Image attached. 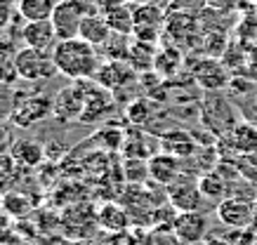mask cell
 Instances as JSON below:
<instances>
[{"label": "cell", "instance_id": "cell-1", "mask_svg": "<svg viewBox=\"0 0 257 245\" xmlns=\"http://www.w3.org/2000/svg\"><path fill=\"white\" fill-rule=\"evenodd\" d=\"M52 57H55L59 76L76 80V83H85V80L94 78L101 66L97 48H92L83 38L59 40L52 50Z\"/></svg>", "mask_w": 257, "mask_h": 245}, {"label": "cell", "instance_id": "cell-2", "mask_svg": "<svg viewBox=\"0 0 257 245\" xmlns=\"http://www.w3.org/2000/svg\"><path fill=\"white\" fill-rule=\"evenodd\" d=\"M50 116H55V99H50L45 92H17V106L12 113V125L31 127L38 125Z\"/></svg>", "mask_w": 257, "mask_h": 245}, {"label": "cell", "instance_id": "cell-3", "mask_svg": "<svg viewBox=\"0 0 257 245\" xmlns=\"http://www.w3.org/2000/svg\"><path fill=\"white\" fill-rule=\"evenodd\" d=\"M15 62L19 78L26 80V83H43V80H50L52 76L59 73L52 52H45V50L22 48L17 50Z\"/></svg>", "mask_w": 257, "mask_h": 245}, {"label": "cell", "instance_id": "cell-4", "mask_svg": "<svg viewBox=\"0 0 257 245\" xmlns=\"http://www.w3.org/2000/svg\"><path fill=\"white\" fill-rule=\"evenodd\" d=\"M201 120L208 130L215 125L212 135H222V137H226L236 127L234 109H231V104L226 102V97H222L219 92H208L205 95L201 106Z\"/></svg>", "mask_w": 257, "mask_h": 245}, {"label": "cell", "instance_id": "cell-5", "mask_svg": "<svg viewBox=\"0 0 257 245\" xmlns=\"http://www.w3.org/2000/svg\"><path fill=\"white\" fill-rule=\"evenodd\" d=\"M217 219L226 229L248 231L250 226H255V205L248 198L229 196L222 203H217Z\"/></svg>", "mask_w": 257, "mask_h": 245}, {"label": "cell", "instance_id": "cell-6", "mask_svg": "<svg viewBox=\"0 0 257 245\" xmlns=\"http://www.w3.org/2000/svg\"><path fill=\"white\" fill-rule=\"evenodd\" d=\"M85 8L80 5V0H59L55 12H52V26L57 31L59 40H71L80 36V26L85 19Z\"/></svg>", "mask_w": 257, "mask_h": 245}, {"label": "cell", "instance_id": "cell-7", "mask_svg": "<svg viewBox=\"0 0 257 245\" xmlns=\"http://www.w3.org/2000/svg\"><path fill=\"white\" fill-rule=\"evenodd\" d=\"M165 12L156 3H140L135 8V36L140 43H154L165 31Z\"/></svg>", "mask_w": 257, "mask_h": 245}, {"label": "cell", "instance_id": "cell-8", "mask_svg": "<svg viewBox=\"0 0 257 245\" xmlns=\"http://www.w3.org/2000/svg\"><path fill=\"white\" fill-rule=\"evenodd\" d=\"M203 193L198 189V179H191L189 174L182 172L177 182L168 186V203L177 212H201L203 207Z\"/></svg>", "mask_w": 257, "mask_h": 245}, {"label": "cell", "instance_id": "cell-9", "mask_svg": "<svg viewBox=\"0 0 257 245\" xmlns=\"http://www.w3.org/2000/svg\"><path fill=\"white\" fill-rule=\"evenodd\" d=\"M85 85L71 80L69 87L59 90L55 97V118L62 123H71V120H80L83 109H85Z\"/></svg>", "mask_w": 257, "mask_h": 245}, {"label": "cell", "instance_id": "cell-10", "mask_svg": "<svg viewBox=\"0 0 257 245\" xmlns=\"http://www.w3.org/2000/svg\"><path fill=\"white\" fill-rule=\"evenodd\" d=\"M208 226H210V221L203 212H177L172 221V233L179 243L196 245L208 238Z\"/></svg>", "mask_w": 257, "mask_h": 245}, {"label": "cell", "instance_id": "cell-11", "mask_svg": "<svg viewBox=\"0 0 257 245\" xmlns=\"http://www.w3.org/2000/svg\"><path fill=\"white\" fill-rule=\"evenodd\" d=\"M19 38L24 40V48L45 50V52H52L55 45L59 43L55 26H52L50 19H45V22H24Z\"/></svg>", "mask_w": 257, "mask_h": 245}, {"label": "cell", "instance_id": "cell-12", "mask_svg": "<svg viewBox=\"0 0 257 245\" xmlns=\"http://www.w3.org/2000/svg\"><path fill=\"white\" fill-rule=\"evenodd\" d=\"M158 144H161V149H163L165 153H170V156H175V158H179V160H189L196 151L201 149V146H198V139H196L189 130H168V132L161 135Z\"/></svg>", "mask_w": 257, "mask_h": 245}, {"label": "cell", "instance_id": "cell-13", "mask_svg": "<svg viewBox=\"0 0 257 245\" xmlns=\"http://www.w3.org/2000/svg\"><path fill=\"white\" fill-rule=\"evenodd\" d=\"M198 31H201V22H198V15H191V12H179V10H168L165 15V33L179 40H191L198 38Z\"/></svg>", "mask_w": 257, "mask_h": 245}, {"label": "cell", "instance_id": "cell-14", "mask_svg": "<svg viewBox=\"0 0 257 245\" xmlns=\"http://www.w3.org/2000/svg\"><path fill=\"white\" fill-rule=\"evenodd\" d=\"M194 78L205 92H217V90L226 87L229 73H226V69L217 59L208 57V59H201V62H198V66L194 69Z\"/></svg>", "mask_w": 257, "mask_h": 245}, {"label": "cell", "instance_id": "cell-15", "mask_svg": "<svg viewBox=\"0 0 257 245\" xmlns=\"http://www.w3.org/2000/svg\"><path fill=\"white\" fill-rule=\"evenodd\" d=\"M229 149L238 156H255L257 153V125L255 123H236V127L222 139Z\"/></svg>", "mask_w": 257, "mask_h": 245}, {"label": "cell", "instance_id": "cell-16", "mask_svg": "<svg viewBox=\"0 0 257 245\" xmlns=\"http://www.w3.org/2000/svg\"><path fill=\"white\" fill-rule=\"evenodd\" d=\"M149 172H151V179H156L161 186H170L172 182H177L182 177L184 170H182V160L161 151L149 158Z\"/></svg>", "mask_w": 257, "mask_h": 245}, {"label": "cell", "instance_id": "cell-17", "mask_svg": "<svg viewBox=\"0 0 257 245\" xmlns=\"http://www.w3.org/2000/svg\"><path fill=\"white\" fill-rule=\"evenodd\" d=\"M104 19L113 33L120 36H130L135 31V10L130 5H125L123 0H113L104 8Z\"/></svg>", "mask_w": 257, "mask_h": 245}, {"label": "cell", "instance_id": "cell-18", "mask_svg": "<svg viewBox=\"0 0 257 245\" xmlns=\"http://www.w3.org/2000/svg\"><path fill=\"white\" fill-rule=\"evenodd\" d=\"M135 78V71L123 62H106L99 66V71L94 76L97 85L109 87V90H116L120 85H127L130 80Z\"/></svg>", "mask_w": 257, "mask_h": 245}, {"label": "cell", "instance_id": "cell-19", "mask_svg": "<svg viewBox=\"0 0 257 245\" xmlns=\"http://www.w3.org/2000/svg\"><path fill=\"white\" fill-rule=\"evenodd\" d=\"M111 36H113V31L109 29L104 15H87L85 19H83L78 38H83L85 43H90L92 48H104V45L109 43Z\"/></svg>", "mask_w": 257, "mask_h": 245}, {"label": "cell", "instance_id": "cell-20", "mask_svg": "<svg viewBox=\"0 0 257 245\" xmlns=\"http://www.w3.org/2000/svg\"><path fill=\"white\" fill-rule=\"evenodd\" d=\"M109 109H111V95L101 85L92 87V90L85 92V109H83L80 120H83V123H94V120H99L101 116H106Z\"/></svg>", "mask_w": 257, "mask_h": 245}, {"label": "cell", "instance_id": "cell-21", "mask_svg": "<svg viewBox=\"0 0 257 245\" xmlns=\"http://www.w3.org/2000/svg\"><path fill=\"white\" fill-rule=\"evenodd\" d=\"M59 0H17V12L24 22H45L52 19Z\"/></svg>", "mask_w": 257, "mask_h": 245}, {"label": "cell", "instance_id": "cell-22", "mask_svg": "<svg viewBox=\"0 0 257 245\" xmlns=\"http://www.w3.org/2000/svg\"><path fill=\"white\" fill-rule=\"evenodd\" d=\"M10 153H12V158L24 167H36L45 158V149H43L38 142H29V139H19V142L12 146Z\"/></svg>", "mask_w": 257, "mask_h": 245}, {"label": "cell", "instance_id": "cell-23", "mask_svg": "<svg viewBox=\"0 0 257 245\" xmlns=\"http://www.w3.org/2000/svg\"><path fill=\"white\" fill-rule=\"evenodd\" d=\"M226 186L229 184L224 182V177L219 172H205L198 177V189H201L203 198L212 200V203H222L224 198H229L226 196V191H229Z\"/></svg>", "mask_w": 257, "mask_h": 245}, {"label": "cell", "instance_id": "cell-24", "mask_svg": "<svg viewBox=\"0 0 257 245\" xmlns=\"http://www.w3.org/2000/svg\"><path fill=\"white\" fill-rule=\"evenodd\" d=\"M15 57H17V52L0 48V85H12V83L19 78Z\"/></svg>", "mask_w": 257, "mask_h": 245}, {"label": "cell", "instance_id": "cell-25", "mask_svg": "<svg viewBox=\"0 0 257 245\" xmlns=\"http://www.w3.org/2000/svg\"><path fill=\"white\" fill-rule=\"evenodd\" d=\"M99 221H101V226L104 229H111V231H120L125 229V212L120 210V207L116 205H106L104 210H101L99 214Z\"/></svg>", "mask_w": 257, "mask_h": 245}, {"label": "cell", "instance_id": "cell-26", "mask_svg": "<svg viewBox=\"0 0 257 245\" xmlns=\"http://www.w3.org/2000/svg\"><path fill=\"white\" fill-rule=\"evenodd\" d=\"M5 210L12 212L15 217H24L26 212H31V200L26 196H19V193H10L5 198Z\"/></svg>", "mask_w": 257, "mask_h": 245}, {"label": "cell", "instance_id": "cell-27", "mask_svg": "<svg viewBox=\"0 0 257 245\" xmlns=\"http://www.w3.org/2000/svg\"><path fill=\"white\" fill-rule=\"evenodd\" d=\"M15 106H17V92L0 90V123H8V118H12Z\"/></svg>", "mask_w": 257, "mask_h": 245}, {"label": "cell", "instance_id": "cell-28", "mask_svg": "<svg viewBox=\"0 0 257 245\" xmlns=\"http://www.w3.org/2000/svg\"><path fill=\"white\" fill-rule=\"evenodd\" d=\"M170 10H179V12H191V15H201L208 8V0H170L168 3Z\"/></svg>", "mask_w": 257, "mask_h": 245}, {"label": "cell", "instance_id": "cell-29", "mask_svg": "<svg viewBox=\"0 0 257 245\" xmlns=\"http://www.w3.org/2000/svg\"><path fill=\"white\" fill-rule=\"evenodd\" d=\"M151 106H149L144 99H140V102H135L130 109H127V116H130V120L133 123H137V125H142V123H147L149 118H151Z\"/></svg>", "mask_w": 257, "mask_h": 245}, {"label": "cell", "instance_id": "cell-30", "mask_svg": "<svg viewBox=\"0 0 257 245\" xmlns=\"http://www.w3.org/2000/svg\"><path fill=\"white\" fill-rule=\"evenodd\" d=\"M15 132H12V125L10 123H0V153H8L15 146Z\"/></svg>", "mask_w": 257, "mask_h": 245}, {"label": "cell", "instance_id": "cell-31", "mask_svg": "<svg viewBox=\"0 0 257 245\" xmlns=\"http://www.w3.org/2000/svg\"><path fill=\"white\" fill-rule=\"evenodd\" d=\"M248 5V0H208V8L222 10V12H236Z\"/></svg>", "mask_w": 257, "mask_h": 245}, {"label": "cell", "instance_id": "cell-32", "mask_svg": "<svg viewBox=\"0 0 257 245\" xmlns=\"http://www.w3.org/2000/svg\"><path fill=\"white\" fill-rule=\"evenodd\" d=\"M10 19V0H0V29L8 24Z\"/></svg>", "mask_w": 257, "mask_h": 245}, {"label": "cell", "instance_id": "cell-33", "mask_svg": "<svg viewBox=\"0 0 257 245\" xmlns=\"http://www.w3.org/2000/svg\"><path fill=\"white\" fill-rule=\"evenodd\" d=\"M203 245H234V243L226 240V238H222V236H208L203 240Z\"/></svg>", "mask_w": 257, "mask_h": 245}, {"label": "cell", "instance_id": "cell-34", "mask_svg": "<svg viewBox=\"0 0 257 245\" xmlns=\"http://www.w3.org/2000/svg\"><path fill=\"white\" fill-rule=\"evenodd\" d=\"M252 205H255V229H257V193H255V198H252Z\"/></svg>", "mask_w": 257, "mask_h": 245}]
</instances>
